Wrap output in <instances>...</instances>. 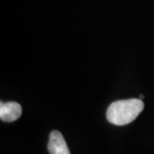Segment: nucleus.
Here are the masks:
<instances>
[{
	"label": "nucleus",
	"mask_w": 154,
	"mask_h": 154,
	"mask_svg": "<svg viewBox=\"0 0 154 154\" xmlns=\"http://www.w3.org/2000/svg\"><path fill=\"white\" fill-rule=\"evenodd\" d=\"M144 109V103L141 99L118 100L111 103L107 109V120L114 125L122 126L131 123Z\"/></svg>",
	"instance_id": "nucleus-1"
},
{
	"label": "nucleus",
	"mask_w": 154,
	"mask_h": 154,
	"mask_svg": "<svg viewBox=\"0 0 154 154\" xmlns=\"http://www.w3.org/2000/svg\"><path fill=\"white\" fill-rule=\"evenodd\" d=\"M47 149L49 154H71L62 133L58 130H53L49 135Z\"/></svg>",
	"instance_id": "nucleus-2"
},
{
	"label": "nucleus",
	"mask_w": 154,
	"mask_h": 154,
	"mask_svg": "<svg viewBox=\"0 0 154 154\" xmlns=\"http://www.w3.org/2000/svg\"><path fill=\"white\" fill-rule=\"evenodd\" d=\"M22 114V107L17 102H1L0 104V118L5 122H13Z\"/></svg>",
	"instance_id": "nucleus-3"
},
{
	"label": "nucleus",
	"mask_w": 154,
	"mask_h": 154,
	"mask_svg": "<svg viewBox=\"0 0 154 154\" xmlns=\"http://www.w3.org/2000/svg\"><path fill=\"white\" fill-rule=\"evenodd\" d=\"M143 98H144V95H140V96H139V99H141V100H142Z\"/></svg>",
	"instance_id": "nucleus-4"
}]
</instances>
